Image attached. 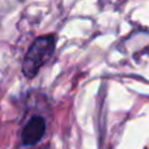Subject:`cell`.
I'll use <instances>...</instances> for the list:
<instances>
[{
	"instance_id": "6da1fadb",
	"label": "cell",
	"mask_w": 149,
	"mask_h": 149,
	"mask_svg": "<svg viewBox=\"0 0 149 149\" xmlns=\"http://www.w3.org/2000/svg\"><path fill=\"white\" fill-rule=\"evenodd\" d=\"M56 47V36L46 34L41 36L30 45L22 62V73L28 79L37 76L42 67L51 59Z\"/></svg>"
},
{
	"instance_id": "7a4b0ae2",
	"label": "cell",
	"mask_w": 149,
	"mask_h": 149,
	"mask_svg": "<svg viewBox=\"0 0 149 149\" xmlns=\"http://www.w3.org/2000/svg\"><path fill=\"white\" fill-rule=\"evenodd\" d=\"M46 132V122L42 116H33L25 124L21 132V141L24 145H36L41 141Z\"/></svg>"
}]
</instances>
